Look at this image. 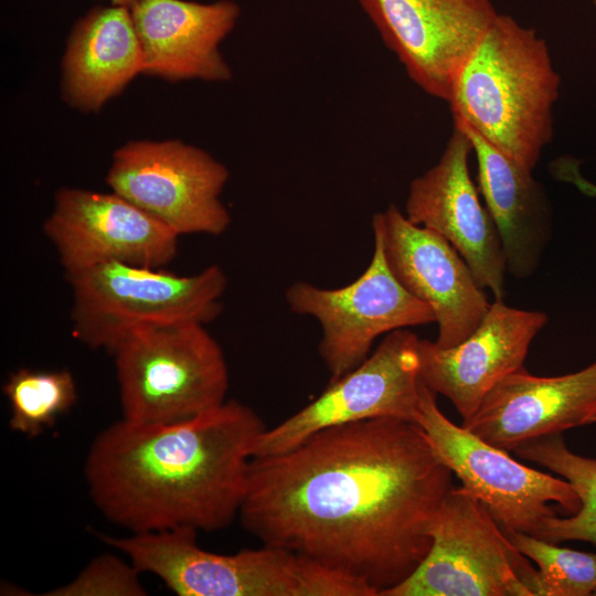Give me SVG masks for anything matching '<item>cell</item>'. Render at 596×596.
<instances>
[{"mask_svg": "<svg viewBox=\"0 0 596 596\" xmlns=\"http://www.w3.org/2000/svg\"><path fill=\"white\" fill-rule=\"evenodd\" d=\"M453 475L418 424L364 419L252 457L238 515L262 544L305 555L384 596L427 555Z\"/></svg>", "mask_w": 596, "mask_h": 596, "instance_id": "obj_1", "label": "cell"}, {"mask_svg": "<svg viewBox=\"0 0 596 596\" xmlns=\"http://www.w3.org/2000/svg\"><path fill=\"white\" fill-rule=\"evenodd\" d=\"M265 429L251 407L234 400L175 423L121 418L87 453L89 497L108 521L131 533L222 530L240 514L254 446Z\"/></svg>", "mask_w": 596, "mask_h": 596, "instance_id": "obj_2", "label": "cell"}, {"mask_svg": "<svg viewBox=\"0 0 596 596\" xmlns=\"http://www.w3.org/2000/svg\"><path fill=\"white\" fill-rule=\"evenodd\" d=\"M561 78L546 41L499 13L454 81V121L533 169L553 137Z\"/></svg>", "mask_w": 596, "mask_h": 596, "instance_id": "obj_3", "label": "cell"}, {"mask_svg": "<svg viewBox=\"0 0 596 596\" xmlns=\"http://www.w3.org/2000/svg\"><path fill=\"white\" fill-rule=\"evenodd\" d=\"M196 534L179 528L100 539L179 596H350L355 590L350 577L299 553L265 544L212 553L196 544Z\"/></svg>", "mask_w": 596, "mask_h": 596, "instance_id": "obj_4", "label": "cell"}, {"mask_svg": "<svg viewBox=\"0 0 596 596\" xmlns=\"http://www.w3.org/2000/svg\"><path fill=\"white\" fill-rule=\"evenodd\" d=\"M72 288L74 336L110 353L142 330L206 324L222 311L226 275L211 265L191 276L117 262L66 275Z\"/></svg>", "mask_w": 596, "mask_h": 596, "instance_id": "obj_5", "label": "cell"}, {"mask_svg": "<svg viewBox=\"0 0 596 596\" xmlns=\"http://www.w3.org/2000/svg\"><path fill=\"white\" fill-rule=\"evenodd\" d=\"M111 354L125 419L175 423L225 402L226 360L204 324L142 330L125 339Z\"/></svg>", "mask_w": 596, "mask_h": 596, "instance_id": "obj_6", "label": "cell"}, {"mask_svg": "<svg viewBox=\"0 0 596 596\" xmlns=\"http://www.w3.org/2000/svg\"><path fill=\"white\" fill-rule=\"evenodd\" d=\"M536 592L538 570L477 498L453 487L433 525L427 555L384 596H536Z\"/></svg>", "mask_w": 596, "mask_h": 596, "instance_id": "obj_7", "label": "cell"}, {"mask_svg": "<svg viewBox=\"0 0 596 596\" xmlns=\"http://www.w3.org/2000/svg\"><path fill=\"white\" fill-rule=\"evenodd\" d=\"M435 450L504 531L536 538L545 522L557 515L554 504L566 514L581 508L568 481L530 468L508 451L485 441L439 409L436 393L421 380V397L415 419Z\"/></svg>", "mask_w": 596, "mask_h": 596, "instance_id": "obj_8", "label": "cell"}, {"mask_svg": "<svg viewBox=\"0 0 596 596\" xmlns=\"http://www.w3.org/2000/svg\"><path fill=\"white\" fill-rule=\"evenodd\" d=\"M228 178L226 166L199 147L134 140L114 152L106 183L179 236H216L231 224L221 200Z\"/></svg>", "mask_w": 596, "mask_h": 596, "instance_id": "obj_9", "label": "cell"}, {"mask_svg": "<svg viewBox=\"0 0 596 596\" xmlns=\"http://www.w3.org/2000/svg\"><path fill=\"white\" fill-rule=\"evenodd\" d=\"M373 234L372 259L353 283L328 289L296 281L285 294L292 312L319 322V354L331 375L330 382L362 363L379 336L436 322L432 308L392 274L381 238Z\"/></svg>", "mask_w": 596, "mask_h": 596, "instance_id": "obj_10", "label": "cell"}, {"mask_svg": "<svg viewBox=\"0 0 596 596\" xmlns=\"http://www.w3.org/2000/svg\"><path fill=\"white\" fill-rule=\"evenodd\" d=\"M419 338L405 329L386 334L376 350L311 403L257 438L253 457L287 451L338 425L392 417L414 422L421 397Z\"/></svg>", "mask_w": 596, "mask_h": 596, "instance_id": "obj_11", "label": "cell"}, {"mask_svg": "<svg viewBox=\"0 0 596 596\" xmlns=\"http://www.w3.org/2000/svg\"><path fill=\"white\" fill-rule=\"evenodd\" d=\"M408 77L448 102L459 71L499 12L490 0H356Z\"/></svg>", "mask_w": 596, "mask_h": 596, "instance_id": "obj_12", "label": "cell"}, {"mask_svg": "<svg viewBox=\"0 0 596 596\" xmlns=\"http://www.w3.org/2000/svg\"><path fill=\"white\" fill-rule=\"evenodd\" d=\"M66 275L111 262L162 268L179 235L115 192L56 191L43 224Z\"/></svg>", "mask_w": 596, "mask_h": 596, "instance_id": "obj_13", "label": "cell"}, {"mask_svg": "<svg viewBox=\"0 0 596 596\" xmlns=\"http://www.w3.org/2000/svg\"><path fill=\"white\" fill-rule=\"evenodd\" d=\"M372 228L392 274L432 308L438 323L435 342L449 348L468 338L490 304L455 247L440 234L412 223L394 204L373 216Z\"/></svg>", "mask_w": 596, "mask_h": 596, "instance_id": "obj_14", "label": "cell"}, {"mask_svg": "<svg viewBox=\"0 0 596 596\" xmlns=\"http://www.w3.org/2000/svg\"><path fill=\"white\" fill-rule=\"evenodd\" d=\"M471 152L469 138L455 127L438 162L411 182L405 215L446 238L478 286L503 300L507 259L496 224L470 175Z\"/></svg>", "mask_w": 596, "mask_h": 596, "instance_id": "obj_15", "label": "cell"}, {"mask_svg": "<svg viewBox=\"0 0 596 596\" xmlns=\"http://www.w3.org/2000/svg\"><path fill=\"white\" fill-rule=\"evenodd\" d=\"M546 322L544 312L494 300L462 342L441 348L419 339V379L448 398L465 421L501 380L523 366L532 340Z\"/></svg>", "mask_w": 596, "mask_h": 596, "instance_id": "obj_16", "label": "cell"}, {"mask_svg": "<svg viewBox=\"0 0 596 596\" xmlns=\"http://www.w3.org/2000/svg\"><path fill=\"white\" fill-rule=\"evenodd\" d=\"M596 424V362L542 377L523 366L501 380L461 426L508 453L529 441Z\"/></svg>", "mask_w": 596, "mask_h": 596, "instance_id": "obj_17", "label": "cell"}, {"mask_svg": "<svg viewBox=\"0 0 596 596\" xmlns=\"http://www.w3.org/2000/svg\"><path fill=\"white\" fill-rule=\"evenodd\" d=\"M143 74L170 82L223 83L233 73L220 45L241 15L232 0H137L130 8Z\"/></svg>", "mask_w": 596, "mask_h": 596, "instance_id": "obj_18", "label": "cell"}, {"mask_svg": "<svg viewBox=\"0 0 596 596\" xmlns=\"http://www.w3.org/2000/svg\"><path fill=\"white\" fill-rule=\"evenodd\" d=\"M455 127L472 145L479 190L498 230L507 269L518 278L532 275L551 232L546 194L532 169L507 156L462 123Z\"/></svg>", "mask_w": 596, "mask_h": 596, "instance_id": "obj_19", "label": "cell"}, {"mask_svg": "<svg viewBox=\"0 0 596 596\" xmlns=\"http://www.w3.org/2000/svg\"><path fill=\"white\" fill-rule=\"evenodd\" d=\"M140 73L143 55L129 8L96 7L75 22L62 62L67 104L97 111Z\"/></svg>", "mask_w": 596, "mask_h": 596, "instance_id": "obj_20", "label": "cell"}, {"mask_svg": "<svg viewBox=\"0 0 596 596\" xmlns=\"http://www.w3.org/2000/svg\"><path fill=\"white\" fill-rule=\"evenodd\" d=\"M514 453L568 481L581 500L576 513L550 518L540 539L556 544L583 541L596 545V458L573 453L561 434L523 444Z\"/></svg>", "mask_w": 596, "mask_h": 596, "instance_id": "obj_21", "label": "cell"}, {"mask_svg": "<svg viewBox=\"0 0 596 596\" xmlns=\"http://www.w3.org/2000/svg\"><path fill=\"white\" fill-rule=\"evenodd\" d=\"M11 409L9 426L29 437L40 435L76 402V382L67 370L19 369L3 385Z\"/></svg>", "mask_w": 596, "mask_h": 596, "instance_id": "obj_22", "label": "cell"}, {"mask_svg": "<svg viewBox=\"0 0 596 596\" xmlns=\"http://www.w3.org/2000/svg\"><path fill=\"white\" fill-rule=\"evenodd\" d=\"M504 532L514 547L536 564L538 596H588L596 593V554L561 547L522 532Z\"/></svg>", "mask_w": 596, "mask_h": 596, "instance_id": "obj_23", "label": "cell"}, {"mask_svg": "<svg viewBox=\"0 0 596 596\" xmlns=\"http://www.w3.org/2000/svg\"><path fill=\"white\" fill-rule=\"evenodd\" d=\"M140 572L129 561L111 554L93 558L68 584L44 593L47 596H143Z\"/></svg>", "mask_w": 596, "mask_h": 596, "instance_id": "obj_24", "label": "cell"}, {"mask_svg": "<svg viewBox=\"0 0 596 596\" xmlns=\"http://www.w3.org/2000/svg\"><path fill=\"white\" fill-rule=\"evenodd\" d=\"M110 4L130 8L137 0H106Z\"/></svg>", "mask_w": 596, "mask_h": 596, "instance_id": "obj_25", "label": "cell"}, {"mask_svg": "<svg viewBox=\"0 0 596 596\" xmlns=\"http://www.w3.org/2000/svg\"><path fill=\"white\" fill-rule=\"evenodd\" d=\"M592 1H593V3H594V4H595V7H596V0H592Z\"/></svg>", "mask_w": 596, "mask_h": 596, "instance_id": "obj_26", "label": "cell"}]
</instances>
